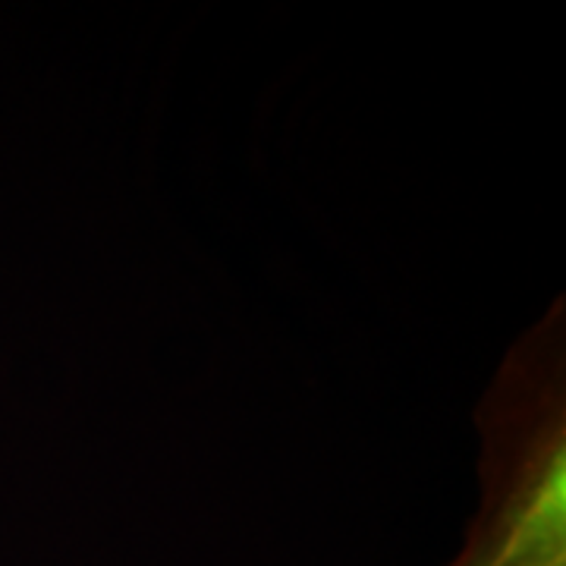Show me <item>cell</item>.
<instances>
[{
	"label": "cell",
	"instance_id": "cell-1",
	"mask_svg": "<svg viewBox=\"0 0 566 566\" xmlns=\"http://www.w3.org/2000/svg\"><path fill=\"white\" fill-rule=\"evenodd\" d=\"M482 506L447 566H566V300L497 365L475 406Z\"/></svg>",
	"mask_w": 566,
	"mask_h": 566
}]
</instances>
